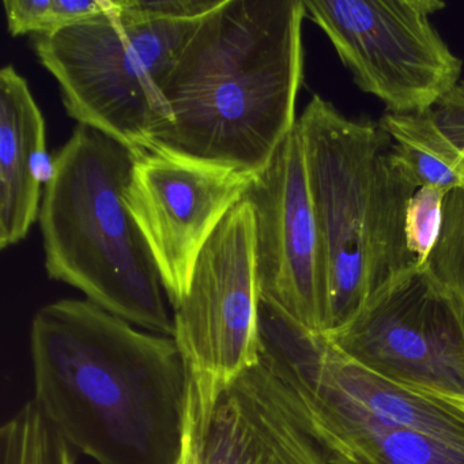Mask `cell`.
<instances>
[{
	"label": "cell",
	"instance_id": "cell-1",
	"mask_svg": "<svg viewBox=\"0 0 464 464\" xmlns=\"http://www.w3.org/2000/svg\"><path fill=\"white\" fill-rule=\"evenodd\" d=\"M34 399L99 464H179L191 373L173 336L88 300L43 306L31 327Z\"/></svg>",
	"mask_w": 464,
	"mask_h": 464
},
{
	"label": "cell",
	"instance_id": "cell-21",
	"mask_svg": "<svg viewBox=\"0 0 464 464\" xmlns=\"http://www.w3.org/2000/svg\"><path fill=\"white\" fill-rule=\"evenodd\" d=\"M456 92H458L461 97H464V81H461L460 85L456 88Z\"/></svg>",
	"mask_w": 464,
	"mask_h": 464
},
{
	"label": "cell",
	"instance_id": "cell-7",
	"mask_svg": "<svg viewBox=\"0 0 464 464\" xmlns=\"http://www.w3.org/2000/svg\"><path fill=\"white\" fill-rule=\"evenodd\" d=\"M259 362L285 398L335 404L395 428L431 434L464 450V403L393 382L339 352L260 298Z\"/></svg>",
	"mask_w": 464,
	"mask_h": 464
},
{
	"label": "cell",
	"instance_id": "cell-12",
	"mask_svg": "<svg viewBox=\"0 0 464 464\" xmlns=\"http://www.w3.org/2000/svg\"><path fill=\"white\" fill-rule=\"evenodd\" d=\"M184 464H327L260 365L229 384L192 379Z\"/></svg>",
	"mask_w": 464,
	"mask_h": 464
},
{
	"label": "cell",
	"instance_id": "cell-5",
	"mask_svg": "<svg viewBox=\"0 0 464 464\" xmlns=\"http://www.w3.org/2000/svg\"><path fill=\"white\" fill-rule=\"evenodd\" d=\"M199 21L132 20L115 2L102 17L34 36V53L70 118L142 153L172 121L162 82Z\"/></svg>",
	"mask_w": 464,
	"mask_h": 464
},
{
	"label": "cell",
	"instance_id": "cell-10",
	"mask_svg": "<svg viewBox=\"0 0 464 464\" xmlns=\"http://www.w3.org/2000/svg\"><path fill=\"white\" fill-rule=\"evenodd\" d=\"M254 178L159 149L138 156L126 202L153 255L172 309L188 292L200 252L246 197Z\"/></svg>",
	"mask_w": 464,
	"mask_h": 464
},
{
	"label": "cell",
	"instance_id": "cell-19",
	"mask_svg": "<svg viewBox=\"0 0 464 464\" xmlns=\"http://www.w3.org/2000/svg\"><path fill=\"white\" fill-rule=\"evenodd\" d=\"M447 194L440 187H420L407 205L404 235L417 266L425 265L439 240Z\"/></svg>",
	"mask_w": 464,
	"mask_h": 464
},
{
	"label": "cell",
	"instance_id": "cell-14",
	"mask_svg": "<svg viewBox=\"0 0 464 464\" xmlns=\"http://www.w3.org/2000/svg\"><path fill=\"white\" fill-rule=\"evenodd\" d=\"M286 401L327 463L464 464V450L431 434L387 426L324 401Z\"/></svg>",
	"mask_w": 464,
	"mask_h": 464
},
{
	"label": "cell",
	"instance_id": "cell-22",
	"mask_svg": "<svg viewBox=\"0 0 464 464\" xmlns=\"http://www.w3.org/2000/svg\"><path fill=\"white\" fill-rule=\"evenodd\" d=\"M179 464H184V459L183 458H181V460L179 461Z\"/></svg>",
	"mask_w": 464,
	"mask_h": 464
},
{
	"label": "cell",
	"instance_id": "cell-13",
	"mask_svg": "<svg viewBox=\"0 0 464 464\" xmlns=\"http://www.w3.org/2000/svg\"><path fill=\"white\" fill-rule=\"evenodd\" d=\"M53 161L45 121L25 78L0 72V249L23 241L39 219Z\"/></svg>",
	"mask_w": 464,
	"mask_h": 464
},
{
	"label": "cell",
	"instance_id": "cell-17",
	"mask_svg": "<svg viewBox=\"0 0 464 464\" xmlns=\"http://www.w3.org/2000/svg\"><path fill=\"white\" fill-rule=\"evenodd\" d=\"M4 9L12 36H47L108 14L115 0H5Z\"/></svg>",
	"mask_w": 464,
	"mask_h": 464
},
{
	"label": "cell",
	"instance_id": "cell-2",
	"mask_svg": "<svg viewBox=\"0 0 464 464\" xmlns=\"http://www.w3.org/2000/svg\"><path fill=\"white\" fill-rule=\"evenodd\" d=\"M305 18L304 0H224L202 18L162 82L172 121L153 149L262 172L297 126Z\"/></svg>",
	"mask_w": 464,
	"mask_h": 464
},
{
	"label": "cell",
	"instance_id": "cell-8",
	"mask_svg": "<svg viewBox=\"0 0 464 464\" xmlns=\"http://www.w3.org/2000/svg\"><path fill=\"white\" fill-rule=\"evenodd\" d=\"M323 334L376 373L464 403V311L423 266L379 290L346 324Z\"/></svg>",
	"mask_w": 464,
	"mask_h": 464
},
{
	"label": "cell",
	"instance_id": "cell-6",
	"mask_svg": "<svg viewBox=\"0 0 464 464\" xmlns=\"http://www.w3.org/2000/svg\"><path fill=\"white\" fill-rule=\"evenodd\" d=\"M306 18L330 40L353 82L387 113L437 107L461 82L463 61L431 17L439 0H304Z\"/></svg>",
	"mask_w": 464,
	"mask_h": 464
},
{
	"label": "cell",
	"instance_id": "cell-16",
	"mask_svg": "<svg viewBox=\"0 0 464 464\" xmlns=\"http://www.w3.org/2000/svg\"><path fill=\"white\" fill-rule=\"evenodd\" d=\"M0 464H75L70 444L34 401L0 429Z\"/></svg>",
	"mask_w": 464,
	"mask_h": 464
},
{
	"label": "cell",
	"instance_id": "cell-15",
	"mask_svg": "<svg viewBox=\"0 0 464 464\" xmlns=\"http://www.w3.org/2000/svg\"><path fill=\"white\" fill-rule=\"evenodd\" d=\"M379 124L391 138V157L417 188L464 187V99L458 92L425 112L385 113Z\"/></svg>",
	"mask_w": 464,
	"mask_h": 464
},
{
	"label": "cell",
	"instance_id": "cell-18",
	"mask_svg": "<svg viewBox=\"0 0 464 464\" xmlns=\"http://www.w3.org/2000/svg\"><path fill=\"white\" fill-rule=\"evenodd\" d=\"M423 267L464 311V187L448 191L441 232Z\"/></svg>",
	"mask_w": 464,
	"mask_h": 464
},
{
	"label": "cell",
	"instance_id": "cell-3",
	"mask_svg": "<svg viewBox=\"0 0 464 464\" xmlns=\"http://www.w3.org/2000/svg\"><path fill=\"white\" fill-rule=\"evenodd\" d=\"M297 127L322 238L324 333H331L417 266L404 219L418 188L391 157L379 121L347 118L316 94Z\"/></svg>",
	"mask_w": 464,
	"mask_h": 464
},
{
	"label": "cell",
	"instance_id": "cell-11",
	"mask_svg": "<svg viewBox=\"0 0 464 464\" xmlns=\"http://www.w3.org/2000/svg\"><path fill=\"white\" fill-rule=\"evenodd\" d=\"M243 199L254 210L260 298L304 327L324 333L322 238L297 126L255 176Z\"/></svg>",
	"mask_w": 464,
	"mask_h": 464
},
{
	"label": "cell",
	"instance_id": "cell-9",
	"mask_svg": "<svg viewBox=\"0 0 464 464\" xmlns=\"http://www.w3.org/2000/svg\"><path fill=\"white\" fill-rule=\"evenodd\" d=\"M259 303L255 216L243 199L200 252L173 309V338L194 379L222 387L259 363Z\"/></svg>",
	"mask_w": 464,
	"mask_h": 464
},
{
	"label": "cell",
	"instance_id": "cell-4",
	"mask_svg": "<svg viewBox=\"0 0 464 464\" xmlns=\"http://www.w3.org/2000/svg\"><path fill=\"white\" fill-rule=\"evenodd\" d=\"M140 153L91 127H75L43 192L45 270L113 316L173 336L159 268L126 202Z\"/></svg>",
	"mask_w": 464,
	"mask_h": 464
},
{
	"label": "cell",
	"instance_id": "cell-20",
	"mask_svg": "<svg viewBox=\"0 0 464 464\" xmlns=\"http://www.w3.org/2000/svg\"><path fill=\"white\" fill-rule=\"evenodd\" d=\"M116 13L145 23H189L205 18L224 0H115Z\"/></svg>",
	"mask_w": 464,
	"mask_h": 464
}]
</instances>
